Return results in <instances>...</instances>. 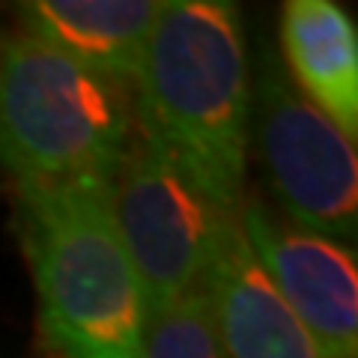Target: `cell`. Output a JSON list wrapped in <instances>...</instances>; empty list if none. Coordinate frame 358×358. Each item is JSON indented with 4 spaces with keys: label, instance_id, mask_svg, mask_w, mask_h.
I'll return each instance as SVG.
<instances>
[{
    "label": "cell",
    "instance_id": "cell-8",
    "mask_svg": "<svg viewBox=\"0 0 358 358\" xmlns=\"http://www.w3.org/2000/svg\"><path fill=\"white\" fill-rule=\"evenodd\" d=\"M162 0H30L21 6L27 33L96 72L134 81Z\"/></svg>",
    "mask_w": 358,
    "mask_h": 358
},
{
    "label": "cell",
    "instance_id": "cell-2",
    "mask_svg": "<svg viewBox=\"0 0 358 358\" xmlns=\"http://www.w3.org/2000/svg\"><path fill=\"white\" fill-rule=\"evenodd\" d=\"M39 317L66 358H141L147 305L110 212V179L18 185Z\"/></svg>",
    "mask_w": 358,
    "mask_h": 358
},
{
    "label": "cell",
    "instance_id": "cell-5",
    "mask_svg": "<svg viewBox=\"0 0 358 358\" xmlns=\"http://www.w3.org/2000/svg\"><path fill=\"white\" fill-rule=\"evenodd\" d=\"M257 143L289 224L331 242L355 239V143L272 69L257 90Z\"/></svg>",
    "mask_w": 358,
    "mask_h": 358
},
{
    "label": "cell",
    "instance_id": "cell-3",
    "mask_svg": "<svg viewBox=\"0 0 358 358\" xmlns=\"http://www.w3.org/2000/svg\"><path fill=\"white\" fill-rule=\"evenodd\" d=\"M138 131L134 87L33 33L0 54V162L18 185L110 179Z\"/></svg>",
    "mask_w": 358,
    "mask_h": 358
},
{
    "label": "cell",
    "instance_id": "cell-1",
    "mask_svg": "<svg viewBox=\"0 0 358 358\" xmlns=\"http://www.w3.org/2000/svg\"><path fill=\"white\" fill-rule=\"evenodd\" d=\"M138 134L224 209L239 212L248 167L251 78L245 27L227 0H171L134 72Z\"/></svg>",
    "mask_w": 358,
    "mask_h": 358
},
{
    "label": "cell",
    "instance_id": "cell-11",
    "mask_svg": "<svg viewBox=\"0 0 358 358\" xmlns=\"http://www.w3.org/2000/svg\"><path fill=\"white\" fill-rule=\"evenodd\" d=\"M0 54H3V45H0Z\"/></svg>",
    "mask_w": 358,
    "mask_h": 358
},
{
    "label": "cell",
    "instance_id": "cell-7",
    "mask_svg": "<svg viewBox=\"0 0 358 358\" xmlns=\"http://www.w3.org/2000/svg\"><path fill=\"white\" fill-rule=\"evenodd\" d=\"M203 289L227 358H322L308 329L257 263L239 221L224 236Z\"/></svg>",
    "mask_w": 358,
    "mask_h": 358
},
{
    "label": "cell",
    "instance_id": "cell-9",
    "mask_svg": "<svg viewBox=\"0 0 358 358\" xmlns=\"http://www.w3.org/2000/svg\"><path fill=\"white\" fill-rule=\"evenodd\" d=\"M281 45L305 96L355 141L358 36L350 13L331 0H289L281 13Z\"/></svg>",
    "mask_w": 358,
    "mask_h": 358
},
{
    "label": "cell",
    "instance_id": "cell-6",
    "mask_svg": "<svg viewBox=\"0 0 358 358\" xmlns=\"http://www.w3.org/2000/svg\"><path fill=\"white\" fill-rule=\"evenodd\" d=\"M239 227L257 263L308 329L322 358H355L358 268L352 251L296 224L278 221L257 200H242Z\"/></svg>",
    "mask_w": 358,
    "mask_h": 358
},
{
    "label": "cell",
    "instance_id": "cell-4",
    "mask_svg": "<svg viewBox=\"0 0 358 358\" xmlns=\"http://www.w3.org/2000/svg\"><path fill=\"white\" fill-rule=\"evenodd\" d=\"M110 212L147 313L203 284L227 230L239 221V212L224 209L138 131L110 176Z\"/></svg>",
    "mask_w": 358,
    "mask_h": 358
},
{
    "label": "cell",
    "instance_id": "cell-10",
    "mask_svg": "<svg viewBox=\"0 0 358 358\" xmlns=\"http://www.w3.org/2000/svg\"><path fill=\"white\" fill-rule=\"evenodd\" d=\"M141 358H227L203 284L147 313Z\"/></svg>",
    "mask_w": 358,
    "mask_h": 358
}]
</instances>
